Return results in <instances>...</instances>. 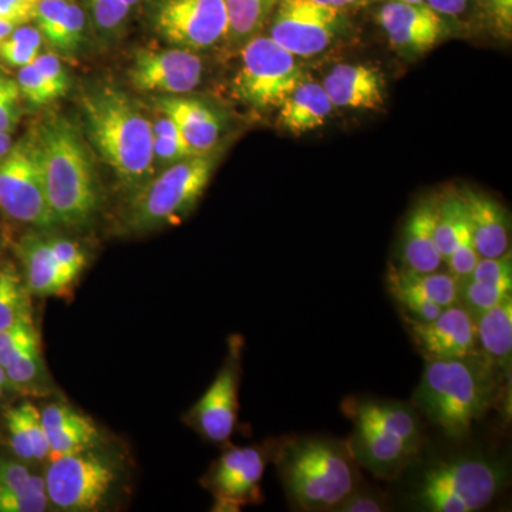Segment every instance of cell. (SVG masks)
I'll use <instances>...</instances> for the list:
<instances>
[{"label": "cell", "mask_w": 512, "mask_h": 512, "mask_svg": "<svg viewBox=\"0 0 512 512\" xmlns=\"http://www.w3.org/2000/svg\"><path fill=\"white\" fill-rule=\"evenodd\" d=\"M83 136L128 194L154 174L153 124L136 101L100 84L80 94Z\"/></svg>", "instance_id": "obj_1"}, {"label": "cell", "mask_w": 512, "mask_h": 512, "mask_svg": "<svg viewBox=\"0 0 512 512\" xmlns=\"http://www.w3.org/2000/svg\"><path fill=\"white\" fill-rule=\"evenodd\" d=\"M46 200L57 225L83 228L100 208L92 148L72 120L49 114L36 128Z\"/></svg>", "instance_id": "obj_2"}, {"label": "cell", "mask_w": 512, "mask_h": 512, "mask_svg": "<svg viewBox=\"0 0 512 512\" xmlns=\"http://www.w3.org/2000/svg\"><path fill=\"white\" fill-rule=\"evenodd\" d=\"M426 362L414 407L447 437L463 440L494 406L498 372L481 353Z\"/></svg>", "instance_id": "obj_3"}, {"label": "cell", "mask_w": 512, "mask_h": 512, "mask_svg": "<svg viewBox=\"0 0 512 512\" xmlns=\"http://www.w3.org/2000/svg\"><path fill=\"white\" fill-rule=\"evenodd\" d=\"M348 443L298 439L278 450L276 464L293 505L303 511H335L359 487Z\"/></svg>", "instance_id": "obj_4"}, {"label": "cell", "mask_w": 512, "mask_h": 512, "mask_svg": "<svg viewBox=\"0 0 512 512\" xmlns=\"http://www.w3.org/2000/svg\"><path fill=\"white\" fill-rule=\"evenodd\" d=\"M224 147L195 154L154 174L131 192L121 225L127 234L143 235L185 220L207 191Z\"/></svg>", "instance_id": "obj_5"}, {"label": "cell", "mask_w": 512, "mask_h": 512, "mask_svg": "<svg viewBox=\"0 0 512 512\" xmlns=\"http://www.w3.org/2000/svg\"><path fill=\"white\" fill-rule=\"evenodd\" d=\"M508 471L494 458L467 454L424 471L416 503L430 512L484 510L507 485Z\"/></svg>", "instance_id": "obj_6"}, {"label": "cell", "mask_w": 512, "mask_h": 512, "mask_svg": "<svg viewBox=\"0 0 512 512\" xmlns=\"http://www.w3.org/2000/svg\"><path fill=\"white\" fill-rule=\"evenodd\" d=\"M301 60L286 52L266 33L252 37L239 47L232 96L255 113L278 110L306 76Z\"/></svg>", "instance_id": "obj_7"}, {"label": "cell", "mask_w": 512, "mask_h": 512, "mask_svg": "<svg viewBox=\"0 0 512 512\" xmlns=\"http://www.w3.org/2000/svg\"><path fill=\"white\" fill-rule=\"evenodd\" d=\"M0 211L10 220L40 231L57 225L46 200L35 130L0 158Z\"/></svg>", "instance_id": "obj_8"}, {"label": "cell", "mask_w": 512, "mask_h": 512, "mask_svg": "<svg viewBox=\"0 0 512 512\" xmlns=\"http://www.w3.org/2000/svg\"><path fill=\"white\" fill-rule=\"evenodd\" d=\"M348 26L345 10L316 0H281L266 35L293 56L309 59L335 45Z\"/></svg>", "instance_id": "obj_9"}, {"label": "cell", "mask_w": 512, "mask_h": 512, "mask_svg": "<svg viewBox=\"0 0 512 512\" xmlns=\"http://www.w3.org/2000/svg\"><path fill=\"white\" fill-rule=\"evenodd\" d=\"M43 477L49 503L57 510L87 512L104 504L116 483L117 470L94 448L52 460Z\"/></svg>", "instance_id": "obj_10"}, {"label": "cell", "mask_w": 512, "mask_h": 512, "mask_svg": "<svg viewBox=\"0 0 512 512\" xmlns=\"http://www.w3.org/2000/svg\"><path fill=\"white\" fill-rule=\"evenodd\" d=\"M150 22L165 43L191 52H207L227 42L224 0H154Z\"/></svg>", "instance_id": "obj_11"}, {"label": "cell", "mask_w": 512, "mask_h": 512, "mask_svg": "<svg viewBox=\"0 0 512 512\" xmlns=\"http://www.w3.org/2000/svg\"><path fill=\"white\" fill-rule=\"evenodd\" d=\"M201 53L171 46V49H140L134 53L128 80L137 92L154 96H185L204 80Z\"/></svg>", "instance_id": "obj_12"}, {"label": "cell", "mask_w": 512, "mask_h": 512, "mask_svg": "<svg viewBox=\"0 0 512 512\" xmlns=\"http://www.w3.org/2000/svg\"><path fill=\"white\" fill-rule=\"evenodd\" d=\"M376 22L394 52L404 59L426 55L448 36L447 18L426 3L389 0L377 9Z\"/></svg>", "instance_id": "obj_13"}, {"label": "cell", "mask_w": 512, "mask_h": 512, "mask_svg": "<svg viewBox=\"0 0 512 512\" xmlns=\"http://www.w3.org/2000/svg\"><path fill=\"white\" fill-rule=\"evenodd\" d=\"M268 454L264 448L235 447L222 454L211 468L207 487L215 498V511H239L258 503Z\"/></svg>", "instance_id": "obj_14"}, {"label": "cell", "mask_w": 512, "mask_h": 512, "mask_svg": "<svg viewBox=\"0 0 512 512\" xmlns=\"http://www.w3.org/2000/svg\"><path fill=\"white\" fill-rule=\"evenodd\" d=\"M387 286L407 318L429 322L460 299V284L450 272H416L390 266Z\"/></svg>", "instance_id": "obj_15"}, {"label": "cell", "mask_w": 512, "mask_h": 512, "mask_svg": "<svg viewBox=\"0 0 512 512\" xmlns=\"http://www.w3.org/2000/svg\"><path fill=\"white\" fill-rule=\"evenodd\" d=\"M239 346L232 345L227 362L204 396L188 413V423L205 439L224 443L234 433L238 419Z\"/></svg>", "instance_id": "obj_16"}, {"label": "cell", "mask_w": 512, "mask_h": 512, "mask_svg": "<svg viewBox=\"0 0 512 512\" xmlns=\"http://www.w3.org/2000/svg\"><path fill=\"white\" fill-rule=\"evenodd\" d=\"M417 349L426 360L478 355L476 319L460 305L444 309L436 319L420 322L404 316Z\"/></svg>", "instance_id": "obj_17"}, {"label": "cell", "mask_w": 512, "mask_h": 512, "mask_svg": "<svg viewBox=\"0 0 512 512\" xmlns=\"http://www.w3.org/2000/svg\"><path fill=\"white\" fill-rule=\"evenodd\" d=\"M153 106L174 121L194 156L220 146L227 123L221 111L211 104L185 94L154 97Z\"/></svg>", "instance_id": "obj_18"}, {"label": "cell", "mask_w": 512, "mask_h": 512, "mask_svg": "<svg viewBox=\"0 0 512 512\" xmlns=\"http://www.w3.org/2000/svg\"><path fill=\"white\" fill-rule=\"evenodd\" d=\"M322 86L336 110H380L387 99L384 74L372 64H336Z\"/></svg>", "instance_id": "obj_19"}, {"label": "cell", "mask_w": 512, "mask_h": 512, "mask_svg": "<svg viewBox=\"0 0 512 512\" xmlns=\"http://www.w3.org/2000/svg\"><path fill=\"white\" fill-rule=\"evenodd\" d=\"M457 191L480 258H498L511 251V220L503 205L473 187Z\"/></svg>", "instance_id": "obj_20"}, {"label": "cell", "mask_w": 512, "mask_h": 512, "mask_svg": "<svg viewBox=\"0 0 512 512\" xmlns=\"http://www.w3.org/2000/svg\"><path fill=\"white\" fill-rule=\"evenodd\" d=\"M439 197L417 202L404 222L402 258L404 268L416 272L439 271L444 264L437 247L436 224Z\"/></svg>", "instance_id": "obj_21"}, {"label": "cell", "mask_w": 512, "mask_h": 512, "mask_svg": "<svg viewBox=\"0 0 512 512\" xmlns=\"http://www.w3.org/2000/svg\"><path fill=\"white\" fill-rule=\"evenodd\" d=\"M49 440L50 460L94 450L101 444L99 427L70 406L53 403L40 412Z\"/></svg>", "instance_id": "obj_22"}, {"label": "cell", "mask_w": 512, "mask_h": 512, "mask_svg": "<svg viewBox=\"0 0 512 512\" xmlns=\"http://www.w3.org/2000/svg\"><path fill=\"white\" fill-rule=\"evenodd\" d=\"M18 256L23 268V281L30 295L40 298L62 296L72 288L73 282L64 275L49 247L47 234L33 232L22 237Z\"/></svg>", "instance_id": "obj_23"}, {"label": "cell", "mask_w": 512, "mask_h": 512, "mask_svg": "<svg viewBox=\"0 0 512 512\" xmlns=\"http://www.w3.org/2000/svg\"><path fill=\"white\" fill-rule=\"evenodd\" d=\"M335 110L322 83L305 76L276 111L279 127L299 137L325 126Z\"/></svg>", "instance_id": "obj_24"}, {"label": "cell", "mask_w": 512, "mask_h": 512, "mask_svg": "<svg viewBox=\"0 0 512 512\" xmlns=\"http://www.w3.org/2000/svg\"><path fill=\"white\" fill-rule=\"evenodd\" d=\"M348 444L356 461L383 478L397 476L419 450L399 437L363 426H355Z\"/></svg>", "instance_id": "obj_25"}, {"label": "cell", "mask_w": 512, "mask_h": 512, "mask_svg": "<svg viewBox=\"0 0 512 512\" xmlns=\"http://www.w3.org/2000/svg\"><path fill=\"white\" fill-rule=\"evenodd\" d=\"M346 416L353 426L369 427L399 437L413 447L419 448L421 426L412 407L400 403L373 402V400H346L343 404Z\"/></svg>", "instance_id": "obj_26"}, {"label": "cell", "mask_w": 512, "mask_h": 512, "mask_svg": "<svg viewBox=\"0 0 512 512\" xmlns=\"http://www.w3.org/2000/svg\"><path fill=\"white\" fill-rule=\"evenodd\" d=\"M478 352L497 372H510L512 360V296L476 319Z\"/></svg>", "instance_id": "obj_27"}, {"label": "cell", "mask_w": 512, "mask_h": 512, "mask_svg": "<svg viewBox=\"0 0 512 512\" xmlns=\"http://www.w3.org/2000/svg\"><path fill=\"white\" fill-rule=\"evenodd\" d=\"M281 0H224L228 13L227 43L239 49L268 28Z\"/></svg>", "instance_id": "obj_28"}, {"label": "cell", "mask_w": 512, "mask_h": 512, "mask_svg": "<svg viewBox=\"0 0 512 512\" xmlns=\"http://www.w3.org/2000/svg\"><path fill=\"white\" fill-rule=\"evenodd\" d=\"M467 228L466 211L457 190H447L439 195L437 211L436 238L437 247L444 264L456 248L458 239Z\"/></svg>", "instance_id": "obj_29"}, {"label": "cell", "mask_w": 512, "mask_h": 512, "mask_svg": "<svg viewBox=\"0 0 512 512\" xmlns=\"http://www.w3.org/2000/svg\"><path fill=\"white\" fill-rule=\"evenodd\" d=\"M30 293L13 266L0 269V332L20 320L32 319Z\"/></svg>", "instance_id": "obj_30"}, {"label": "cell", "mask_w": 512, "mask_h": 512, "mask_svg": "<svg viewBox=\"0 0 512 512\" xmlns=\"http://www.w3.org/2000/svg\"><path fill=\"white\" fill-rule=\"evenodd\" d=\"M151 124H153V161L156 173L184 158L194 156L185 144L180 130L167 114L156 110V117L151 119Z\"/></svg>", "instance_id": "obj_31"}, {"label": "cell", "mask_w": 512, "mask_h": 512, "mask_svg": "<svg viewBox=\"0 0 512 512\" xmlns=\"http://www.w3.org/2000/svg\"><path fill=\"white\" fill-rule=\"evenodd\" d=\"M147 0H83L89 19L103 37H116Z\"/></svg>", "instance_id": "obj_32"}, {"label": "cell", "mask_w": 512, "mask_h": 512, "mask_svg": "<svg viewBox=\"0 0 512 512\" xmlns=\"http://www.w3.org/2000/svg\"><path fill=\"white\" fill-rule=\"evenodd\" d=\"M45 39L36 26H16L8 39L0 46V59L13 67H25L35 62L36 57L42 53Z\"/></svg>", "instance_id": "obj_33"}, {"label": "cell", "mask_w": 512, "mask_h": 512, "mask_svg": "<svg viewBox=\"0 0 512 512\" xmlns=\"http://www.w3.org/2000/svg\"><path fill=\"white\" fill-rule=\"evenodd\" d=\"M512 296V289L505 286L490 284V282L478 281V279L468 278L460 285V299L458 303L474 319H477L481 313L494 308L504 299Z\"/></svg>", "instance_id": "obj_34"}, {"label": "cell", "mask_w": 512, "mask_h": 512, "mask_svg": "<svg viewBox=\"0 0 512 512\" xmlns=\"http://www.w3.org/2000/svg\"><path fill=\"white\" fill-rule=\"evenodd\" d=\"M6 379L13 386H30L36 383L42 373V357H40L39 340L26 343L15 350L2 362Z\"/></svg>", "instance_id": "obj_35"}, {"label": "cell", "mask_w": 512, "mask_h": 512, "mask_svg": "<svg viewBox=\"0 0 512 512\" xmlns=\"http://www.w3.org/2000/svg\"><path fill=\"white\" fill-rule=\"evenodd\" d=\"M87 22H89V15H87L84 5L79 0H69L62 26H60L55 42L50 46L55 47L57 52L64 53V55H73L82 46Z\"/></svg>", "instance_id": "obj_36"}, {"label": "cell", "mask_w": 512, "mask_h": 512, "mask_svg": "<svg viewBox=\"0 0 512 512\" xmlns=\"http://www.w3.org/2000/svg\"><path fill=\"white\" fill-rule=\"evenodd\" d=\"M47 242H49V247L52 249L56 261L59 262L64 275L74 284L79 279L83 269L86 268V252L77 242L69 238L47 234Z\"/></svg>", "instance_id": "obj_37"}, {"label": "cell", "mask_w": 512, "mask_h": 512, "mask_svg": "<svg viewBox=\"0 0 512 512\" xmlns=\"http://www.w3.org/2000/svg\"><path fill=\"white\" fill-rule=\"evenodd\" d=\"M49 504L45 477L33 474L26 493L0 498V512H42Z\"/></svg>", "instance_id": "obj_38"}, {"label": "cell", "mask_w": 512, "mask_h": 512, "mask_svg": "<svg viewBox=\"0 0 512 512\" xmlns=\"http://www.w3.org/2000/svg\"><path fill=\"white\" fill-rule=\"evenodd\" d=\"M478 259H480V255H478L476 245H474L473 235H471L467 222V228L464 229L463 235L458 239L456 248L446 261L448 272L461 285L464 281H467L468 276L476 268Z\"/></svg>", "instance_id": "obj_39"}, {"label": "cell", "mask_w": 512, "mask_h": 512, "mask_svg": "<svg viewBox=\"0 0 512 512\" xmlns=\"http://www.w3.org/2000/svg\"><path fill=\"white\" fill-rule=\"evenodd\" d=\"M477 6L487 28L500 39L511 40L512 0H477Z\"/></svg>", "instance_id": "obj_40"}, {"label": "cell", "mask_w": 512, "mask_h": 512, "mask_svg": "<svg viewBox=\"0 0 512 512\" xmlns=\"http://www.w3.org/2000/svg\"><path fill=\"white\" fill-rule=\"evenodd\" d=\"M33 64H35L37 72L40 73L42 79L45 80L53 99H60V97L69 92L70 77L67 74V70L64 69L62 60L59 59L56 53H40Z\"/></svg>", "instance_id": "obj_41"}, {"label": "cell", "mask_w": 512, "mask_h": 512, "mask_svg": "<svg viewBox=\"0 0 512 512\" xmlns=\"http://www.w3.org/2000/svg\"><path fill=\"white\" fill-rule=\"evenodd\" d=\"M16 83H18L20 97L32 107L47 106V104L55 101L49 87L46 86L45 80L37 72L33 63L29 66L20 67Z\"/></svg>", "instance_id": "obj_42"}, {"label": "cell", "mask_w": 512, "mask_h": 512, "mask_svg": "<svg viewBox=\"0 0 512 512\" xmlns=\"http://www.w3.org/2000/svg\"><path fill=\"white\" fill-rule=\"evenodd\" d=\"M67 3H69V0H39V3H37L33 22L36 23V28L39 29L43 39L49 45L55 42L57 33H59Z\"/></svg>", "instance_id": "obj_43"}, {"label": "cell", "mask_w": 512, "mask_h": 512, "mask_svg": "<svg viewBox=\"0 0 512 512\" xmlns=\"http://www.w3.org/2000/svg\"><path fill=\"white\" fill-rule=\"evenodd\" d=\"M18 409L23 424H25V429L28 431L35 460H46L50 454V447L45 426H43L42 416H40V410H37V407L30 403L20 404Z\"/></svg>", "instance_id": "obj_44"}, {"label": "cell", "mask_w": 512, "mask_h": 512, "mask_svg": "<svg viewBox=\"0 0 512 512\" xmlns=\"http://www.w3.org/2000/svg\"><path fill=\"white\" fill-rule=\"evenodd\" d=\"M32 477L33 474L25 464L2 458L0 460V498L26 493Z\"/></svg>", "instance_id": "obj_45"}, {"label": "cell", "mask_w": 512, "mask_h": 512, "mask_svg": "<svg viewBox=\"0 0 512 512\" xmlns=\"http://www.w3.org/2000/svg\"><path fill=\"white\" fill-rule=\"evenodd\" d=\"M6 427L9 431L10 446L13 453L23 461H35L28 431L25 429L18 407L6 413Z\"/></svg>", "instance_id": "obj_46"}, {"label": "cell", "mask_w": 512, "mask_h": 512, "mask_svg": "<svg viewBox=\"0 0 512 512\" xmlns=\"http://www.w3.org/2000/svg\"><path fill=\"white\" fill-rule=\"evenodd\" d=\"M39 0H0V20L20 26L33 22Z\"/></svg>", "instance_id": "obj_47"}, {"label": "cell", "mask_w": 512, "mask_h": 512, "mask_svg": "<svg viewBox=\"0 0 512 512\" xmlns=\"http://www.w3.org/2000/svg\"><path fill=\"white\" fill-rule=\"evenodd\" d=\"M20 97L18 83L0 96V133L12 134L20 120Z\"/></svg>", "instance_id": "obj_48"}, {"label": "cell", "mask_w": 512, "mask_h": 512, "mask_svg": "<svg viewBox=\"0 0 512 512\" xmlns=\"http://www.w3.org/2000/svg\"><path fill=\"white\" fill-rule=\"evenodd\" d=\"M335 511L339 512H380L384 511V503L382 497L372 491H363L359 487L352 491L336 507Z\"/></svg>", "instance_id": "obj_49"}, {"label": "cell", "mask_w": 512, "mask_h": 512, "mask_svg": "<svg viewBox=\"0 0 512 512\" xmlns=\"http://www.w3.org/2000/svg\"><path fill=\"white\" fill-rule=\"evenodd\" d=\"M471 0H424L430 9L443 18H457L466 12Z\"/></svg>", "instance_id": "obj_50"}, {"label": "cell", "mask_w": 512, "mask_h": 512, "mask_svg": "<svg viewBox=\"0 0 512 512\" xmlns=\"http://www.w3.org/2000/svg\"><path fill=\"white\" fill-rule=\"evenodd\" d=\"M316 2L323 3V5L332 6V8L340 10H348L352 6L359 5L362 0H316Z\"/></svg>", "instance_id": "obj_51"}, {"label": "cell", "mask_w": 512, "mask_h": 512, "mask_svg": "<svg viewBox=\"0 0 512 512\" xmlns=\"http://www.w3.org/2000/svg\"><path fill=\"white\" fill-rule=\"evenodd\" d=\"M12 134L0 133V158L8 153L9 148L12 147Z\"/></svg>", "instance_id": "obj_52"}, {"label": "cell", "mask_w": 512, "mask_h": 512, "mask_svg": "<svg viewBox=\"0 0 512 512\" xmlns=\"http://www.w3.org/2000/svg\"><path fill=\"white\" fill-rule=\"evenodd\" d=\"M15 28L16 26L12 25V23L3 22V20H0V46H2L3 42L8 39L10 33H12L13 29Z\"/></svg>", "instance_id": "obj_53"}, {"label": "cell", "mask_w": 512, "mask_h": 512, "mask_svg": "<svg viewBox=\"0 0 512 512\" xmlns=\"http://www.w3.org/2000/svg\"><path fill=\"white\" fill-rule=\"evenodd\" d=\"M16 80L9 79V77L2 76L0 74V96H2L3 93L8 92L10 87L15 86Z\"/></svg>", "instance_id": "obj_54"}, {"label": "cell", "mask_w": 512, "mask_h": 512, "mask_svg": "<svg viewBox=\"0 0 512 512\" xmlns=\"http://www.w3.org/2000/svg\"><path fill=\"white\" fill-rule=\"evenodd\" d=\"M9 386L8 379H6L5 370H3V367L0 366V387L2 389H5V387Z\"/></svg>", "instance_id": "obj_55"}, {"label": "cell", "mask_w": 512, "mask_h": 512, "mask_svg": "<svg viewBox=\"0 0 512 512\" xmlns=\"http://www.w3.org/2000/svg\"><path fill=\"white\" fill-rule=\"evenodd\" d=\"M397 2H404V3H424V0H397Z\"/></svg>", "instance_id": "obj_56"}]
</instances>
